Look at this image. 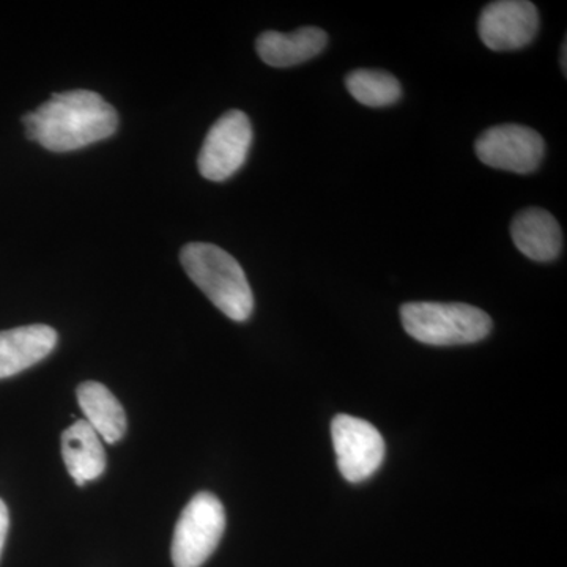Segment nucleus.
Segmentation results:
<instances>
[{
	"instance_id": "12",
	"label": "nucleus",
	"mask_w": 567,
	"mask_h": 567,
	"mask_svg": "<svg viewBox=\"0 0 567 567\" xmlns=\"http://www.w3.org/2000/svg\"><path fill=\"white\" fill-rule=\"evenodd\" d=\"M62 457L78 486L96 480L106 470V453L100 435L85 420L76 421L62 434Z\"/></svg>"
},
{
	"instance_id": "8",
	"label": "nucleus",
	"mask_w": 567,
	"mask_h": 567,
	"mask_svg": "<svg viewBox=\"0 0 567 567\" xmlns=\"http://www.w3.org/2000/svg\"><path fill=\"white\" fill-rule=\"evenodd\" d=\"M477 29L488 50H522L536 39L539 13L528 0H496L484 7Z\"/></svg>"
},
{
	"instance_id": "6",
	"label": "nucleus",
	"mask_w": 567,
	"mask_h": 567,
	"mask_svg": "<svg viewBox=\"0 0 567 567\" xmlns=\"http://www.w3.org/2000/svg\"><path fill=\"white\" fill-rule=\"evenodd\" d=\"M475 151L477 158L494 169L532 174L543 163L546 142L528 126L506 123L481 134Z\"/></svg>"
},
{
	"instance_id": "2",
	"label": "nucleus",
	"mask_w": 567,
	"mask_h": 567,
	"mask_svg": "<svg viewBox=\"0 0 567 567\" xmlns=\"http://www.w3.org/2000/svg\"><path fill=\"white\" fill-rule=\"evenodd\" d=\"M181 260L186 275L224 316L246 322L254 311V295L241 265L212 244L183 246Z\"/></svg>"
},
{
	"instance_id": "7",
	"label": "nucleus",
	"mask_w": 567,
	"mask_h": 567,
	"mask_svg": "<svg viewBox=\"0 0 567 567\" xmlns=\"http://www.w3.org/2000/svg\"><path fill=\"white\" fill-rule=\"evenodd\" d=\"M331 436L341 475L350 483H361L374 475L385 458V440L368 421L338 415Z\"/></svg>"
},
{
	"instance_id": "11",
	"label": "nucleus",
	"mask_w": 567,
	"mask_h": 567,
	"mask_svg": "<svg viewBox=\"0 0 567 567\" xmlns=\"http://www.w3.org/2000/svg\"><path fill=\"white\" fill-rule=\"evenodd\" d=\"M327 32L303 28L290 33L264 32L256 41L259 58L275 69H289L315 59L327 48Z\"/></svg>"
},
{
	"instance_id": "16",
	"label": "nucleus",
	"mask_w": 567,
	"mask_h": 567,
	"mask_svg": "<svg viewBox=\"0 0 567 567\" xmlns=\"http://www.w3.org/2000/svg\"><path fill=\"white\" fill-rule=\"evenodd\" d=\"M566 51H567V41H563V47H561V66H563V73H565V76H566V69H567V63H566Z\"/></svg>"
},
{
	"instance_id": "13",
	"label": "nucleus",
	"mask_w": 567,
	"mask_h": 567,
	"mask_svg": "<svg viewBox=\"0 0 567 567\" xmlns=\"http://www.w3.org/2000/svg\"><path fill=\"white\" fill-rule=\"evenodd\" d=\"M78 404L87 423L106 443L121 442L126 432V415L121 402L99 382H84L78 386Z\"/></svg>"
},
{
	"instance_id": "4",
	"label": "nucleus",
	"mask_w": 567,
	"mask_h": 567,
	"mask_svg": "<svg viewBox=\"0 0 567 567\" xmlns=\"http://www.w3.org/2000/svg\"><path fill=\"white\" fill-rule=\"evenodd\" d=\"M226 511L218 496L199 492L183 509L175 527L173 563L175 567H200L221 543Z\"/></svg>"
},
{
	"instance_id": "15",
	"label": "nucleus",
	"mask_w": 567,
	"mask_h": 567,
	"mask_svg": "<svg viewBox=\"0 0 567 567\" xmlns=\"http://www.w3.org/2000/svg\"><path fill=\"white\" fill-rule=\"evenodd\" d=\"M10 527L9 507L3 499H0V555H2L3 546H6L7 533Z\"/></svg>"
},
{
	"instance_id": "5",
	"label": "nucleus",
	"mask_w": 567,
	"mask_h": 567,
	"mask_svg": "<svg viewBox=\"0 0 567 567\" xmlns=\"http://www.w3.org/2000/svg\"><path fill=\"white\" fill-rule=\"evenodd\" d=\"M252 144V126L244 111L226 112L212 126L200 148L199 166L203 177L224 182L244 167Z\"/></svg>"
},
{
	"instance_id": "10",
	"label": "nucleus",
	"mask_w": 567,
	"mask_h": 567,
	"mask_svg": "<svg viewBox=\"0 0 567 567\" xmlns=\"http://www.w3.org/2000/svg\"><path fill=\"white\" fill-rule=\"evenodd\" d=\"M518 251L535 262H551L563 251V230L551 213L532 207L518 213L511 224Z\"/></svg>"
},
{
	"instance_id": "3",
	"label": "nucleus",
	"mask_w": 567,
	"mask_h": 567,
	"mask_svg": "<svg viewBox=\"0 0 567 567\" xmlns=\"http://www.w3.org/2000/svg\"><path fill=\"white\" fill-rule=\"evenodd\" d=\"M406 334L427 346L475 344L492 331V319L475 306L417 301L401 308Z\"/></svg>"
},
{
	"instance_id": "1",
	"label": "nucleus",
	"mask_w": 567,
	"mask_h": 567,
	"mask_svg": "<svg viewBox=\"0 0 567 567\" xmlns=\"http://www.w3.org/2000/svg\"><path fill=\"white\" fill-rule=\"evenodd\" d=\"M28 140L55 153L78 151L115 133L117 111L91 91L55 93L35 111L22 115Z\"/></svg>"
},
{
	"instance_id": "9",
	"label": "nucleus",
	"mask_w": 567,
	"mask_h": 567,
	"mask_svg": "<svg viewBox=\"0 0 567 567\" xmlns=\"http://www.w3.org/2000/svg\"><path fill=\"white\" fill-rule=\"evenodd\" d=\"M58 346V331L48 324H28L0 331V379L20 374Z\"/></svg>"
},
{
	"instance_id": "14",
	"label": "nucleus",
	"mask_w": 567,
	"mask_h": 567,
	"mask_svg": "<svg viewBox=\"0 0 567 567\" xmlns=\"http://www.w3.org/2000/svg\"><path fill=\"white\" fill-rule=\"evenodd\" d=\"M346 87L357 102L368 107H386L402 96L401 82L380 70H354L347 74Z\"/></svg>"
}]
</instances>
